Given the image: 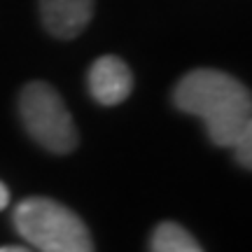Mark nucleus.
<instances>
[{
  "label": "nucleus",
  "instance_id": "nucleus-9",
  "mask_svg": "<svg viewBox=\"0 0 252 252\" xmlns=\"http://www.w3.org/2000/svg\"><path fill=\"white\" fill-rule=\"evenodd\" d=\"M0 252H31L26 248H19V245H7V248H0Z\"/></svg>",
  "mask_w": 252,
  "mask_h": 252
},
{
  "label": "nucleus",
  "instance_id": "nucleus-2",
  "mask_svg": "<svg viewBox=\"0 0 252 252\" xmlns=\"http://www.w3.org/2000/svg\"><path fill=\"white\" fill-rule=\"evenodd\" d=\"M14 226L40 252H94L87 224L59 201L28 196L14 208Z\"/></svg>",
  "mask_w": 252,
  "mask_h": 252
},
{
  "label": "nucleus",
  "instance_id": "nucleus-4",
  "mask_svg": "<svg viewBox=\"0 0 252 252\" xmlns=\"http://www.w3.org/2000/svg\"><path fill=\"white\" fill-rule=\"evenodd\" d=\"M133 91V75L119 56H100L89 68V94L100 105H119Z\"/></svg>",
  "mask_w": 252,
  "mask_h": 252
},
{
  "label": "nucleus",
  "instance_id": "nucleus-7",
  "mask_svg": "<svg viewBox=\"0 0 252 252\" xmlns=\"http://www.w3.org/2000/svg\"><path fill=\"white\" fill-rule=\"evenodd\" d=\"M250 147H252V128H250V131H245V133L234 143L236 159H238V163H241V166H245V168H250V166H252V161H250V159H252Z\"/></svg>",
  "mask_w": 252,
  "mask_h": 252
},
{
  "label": "nucleus",
  "instance_id": "nucleus-8",
  "mask_svg": "<svg viewBox=\"0 0 252 252\" xmlns=\"http://www.w3.org/2000/svg\"><path fill=\"white\" fill-rule=\"evenodd\" d=\"M7 203H9V191H7V187L0 182V210H5Z\"/></svg>",
  "mask_w": 252,
  "mask_h": 252
},
{
  "label": "nucleus",
  "instance_id": "nucleus-5",
  "mask_svg": "<svg viewBox=\"0 0 252 252\" xmlns=\"http://www.w3.org/2000/svg\"><path fill=\"white\" fill-rule=\"evenodd\" d=\"M45 28L61 40L77 37L94 17V0H40Z\"/></svg>",
  "mask_w": 252,
  "mask_h": 252
},
{
  "label": "nucleus",
  "instance_id": "nucleus-6",
  "mask_svg": "<svg viewBox=\"0 0 252 252\" xmlns=\"http://www.w3.org/2000/svg\"><path fill=\"white\" fill-rule=\"evenodd\" d=\"M152 252H203L198 241L185 226L175 222H161L152 234Z\"/></svg>",
  "mask_w": 252,
  "mask_h": 252
},
{
  "label": "nucleus",
  "instance_id": "nucleus-3",
  "mask_svg": "<svg viewBox=\"0 0 252 252\" xmlns=\"http://www.w3.org/2000/svg\"><path fill=\"white\" fill-rule=\"evenodd\" d=\"M19 112L33 140L54 154L77 147V128L63 98L47 82H28L19 96Z\"/></svg>",
  "mask_w": 252,
  "mask_h": 252
},
{
  "label": "nucleus",
  "instance_id": "nucleus-1",
  "mask_svg": "<svg viewBox=\"0 0 252 252\" xmlns=\"http://www.w3.org/2000/svg\"><path fill=\"white\" fill-rule=\"evenodd\" d=\"M175 105L203 119L210 140L220 147L234 143L252 128L250 91L229 72L196 68L187 72L173 91Z\"/></svg>",
  "mask_w": 252,
  "mask_h": 252
}]
</instances>
